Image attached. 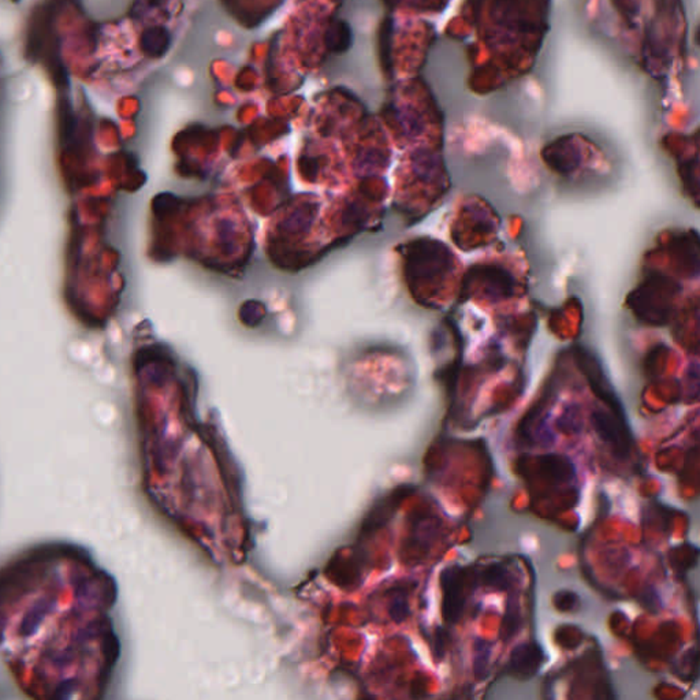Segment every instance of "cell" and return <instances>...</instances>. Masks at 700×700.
Returning <instances> with one entry per match:
<instances>
[{"instance_id": "obj_8", "label": "cell", "mask_w": 700, "mask_h": 700, "mask_svg": "<svg viewBox=\"0 0 700 700\" xmlns=\"http://www.w3.org/2000/svg\"><path fill=\"white\" fill-rule=\"evenodd\" d=\"M449 634L446 632L445 628H436L435 631V641H434V655L438 658V661H442L445 654H446V645L449 641Z\"/></svg>"}, {"instance_id": "obj_10", "label": "cell", "mask_w": 700, "mask_h": 700, "mask_svg": "<svg viewBox=\"0 0 700 700\" xmlns=\"http://www.w3.org/2000/svg\"><path fill=\"white\" fill-rule=\"evenodd\" d=\"M409 613V609H408V602L403 597H397L396 599L393 601V609H392V615L396 621H403L406 618Z\"/></svg>"}, {"instance_id": "obj_5", "label": "cell", "mask_w": 700, "mask_h": 700, "mask_svg": "<svg viewBox=\"0 0 700 700\" xmlns=\"http://www.w3.org/2000/svg\"><path fill=\"white\" fill-rule=\"evenodd\" d=\"M520 627H521V614L517 599L509 598L505 609V615L502 620V628H501L502 640L509 641L513 636H516Z\"/></svg>"}, {"instance_id": "obj_2", "label": "cell", "mask_w": 700, "mask_h": 700, "mask_svg": "<svg viewBox=\"0 0 700 700\" xmlns=\"http://www.w3.org/2000/svg\"><path fill=\"white\" fill-rule=\"evenodd\" d=\"M592 424L599 438L613 450L617 458H627L632 443V435L627 423L618 420L614 415L597 410L592 415Z\"/></svg>"}, {"instance_id": "obj_6", "label": "cell", "mask_w": 700, "mask_h": 700, "mask_svg": "<svg viewBox=\"0 0 700 700\" xmlns=\"http://www.w3.org/2000/svg\"><path fill=\"white\" fill-rule=\"evenodd\" d=\"M491 657V644L487 640H475V659H473V671L478 681L486 680L488 676V664Z\"/></svg>"}, {"instance_id": "obj_9", "label": "cell", "mask_w": 700, "mask_h": 700, "mask_svg": "<svg viewBox=\"0 0 700 700\" xmlns=\"http://www.w3.org/2000/svg\"><path fill=\"white\" fill-rule=\"evenodd\" d=\"M558 602H565V605L559 608L561 611H572L578 608V599L573 592H558L554 598V603Z\"/></svg>"}, {"instance_id": "obj_4", "label": "cell", "mask_w": 700, "mask_h": 700, "mask_svg": "<svg viewBox=\"0 0 700 700\" xmlns=\"http://www.w3.org/2000/svg\"><path fill=\"white\" fill-rule=\"evenodd\" d=\"M475 583H480L488 590L499 592L510 588L512 576L502 564H491L483 568L482 572H475Z\"/></svg>"}, {"instance_id": "obj_3", "label": "cell", "mask_w": 700, "mask_h": 700, "mask_svg": "<svg viewBox=\"0 0 700 700\" xmlns=\"http://www.w3.org/2000/svg\"><path fill=\"white\" fill-rule=\"evenodd\" d=\"M548 661L543 648L538 643H521L512 650L509 659V671L521 680H529Z\"/></svg>"}, {"instance_id": "obj_1", "label": "cell", "mask_w": 700, "mask_h": 700, "mask_svg": "<svg viewBox=\"0 0 700 700\" xmlns=\"http://www.w3.org/2000/svg\"><path fill=\"white\" fill-rule=\"evenodd\" d=\"M471 571L459 565L448 566L441 573V587L443 594L442 615L446 624L456 625L462 618L466 603V584Z\"/></svg>"}, {"instance_id": "obj_7", "label": "cell", "mask_w": 700, "mask_h": 700, "mask_svg": "<svg viewBox=\"0 0 700 700\" xmlns=\"http://www.w3.org/2000/svg\"><path fill=\"white\" fill-rule=\"evenodd\" d=\"M59 121H61V133L63 140L69 143L76 131V117L69 100L63 99L59 104Z\"/></svg>"}]
</instances>
